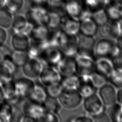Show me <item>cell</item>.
I'll use <instances>...</instances> for the list:
<instances>
[{
  "label": "cell",
  "mask_w": 122,
  "mask_h": 122,
  "mask_svg": "<svg viewBox=\"0 0 122 122\" xmlns=\"http://www.w3.org/2000/svg\"><path fill=\"white\" fill-rule=\"evenodd\" d=\"M119 51L115 40L102 38L96 41L95 47L96 59L104 58L112 61Z\"/></svg>",
  "instance_id": "cell-1"
},
{
  "label": "cell",
  "mask_w": 122,
  "mask_h": 122,
  "mask_svg": "<svg viewBox=\"0 0 122 122\" xmlns=\"http://www.w3.org/2000/svg\"><path fill=\"white\" fill-rule=\"evenodd\" d=\"M83 98L76 89L64 88L58 97L62 108L68 110L78 108L82 104Z\"/></svg>",
  "instance_id": "cell-2"
},
{
  "label": "cell",
  "mask_w": 122,
  "mask_h": 122,
  "mask_svg": "<svg viewBox=\"0 0 122 122\" xmlns=\"http://www.w3.org/2000/svg\"><path fill=\"white\" fill-rule=\"evenodd\" d=\"M96 39L93 36L78 34V43L76 54L78 56L87 57L96 60L95 56Z\"/></svg>",
  "instance_id": "cell-3"
},
{
  "label": "cell",
  "mask_w": 122,
  "mask_h": 122,
  "mask_svg": "<svg viewBox=\"0 0 122 122\" xmlns=\"http://www.w3.org/2000/svg\"><path fill=\"white\" fill-rule=\"evenodd\" d=\"M63 54L58 46L46 45L38 59L44 66L56 67Z\"/></svg>",
  "instance_id": "cell-4"
},
{
  "label": "cell",
  "mask_w": 122,
  "mask_h": 122,
  "mask_svg": "<svg viewBox=\"0 0 122 122\" xmlns=\"http://www.w3.org/2000/svg\"><path fill=\"white\" fill-rule=\"evenodd\" d=\"M78 43V34H69L63 30L60 36L58 47L63 55L74 56L76 54Z\"/></svg>",
  "instance_id": "cell-5"
},
{
  "label": "cell",
  "mask_w": 122,
  "mask_h": 122,
  "mask_svg": "<svg viewBox=\"0 0 122 122\" xmlns=\"http://www.w3.org/2000/svg\"><path fill=\"white\" fill-rule=\"evenodd\" d=\"M82 103L85 112L91 116L100 113L105 109L101 100L96 92L83 97Z\"/></svg>",
  "instance_id": "cell-6"
},
{
  "label": "cell",
  "mask_w": 122,
  "mask_h": 122,
  "mask_svg": "<svg viewBox=\"0 0 122 122\" xmlns=\"http://www.w3.org/2000/svg\"><path fill=\"white\" fill-rule=\"evenodd\" d=\"M28 23L35 26L46 24L48 11L44 7L30 8L24 14Z\"/></svg>",
  "instance_id": "cell-7"
},
{
  "label": "cell",
  "mask_w": 122,
  "mask_h": 122,
  "mask_svg": "<svg viewBox=\"0 0 122 122\" xmlns=\"http://www.w3.org/2000/svg\"><path fill=\"white\" fill-rule=\"evenodd\" d=\"M16 93L23 100L30 98L36 85L34 80L22 77L15 80Z\"/></svg>",
  "instance_id": "cell-8"
},
{
  "label": "cell",
  "mask_w": 122,
  "mask_h": 122,
  "mask_svg": "<svg viewBox=\"0 0 122 122\" xmlns=\"http://www.w3.org/2000/svg\"><path fill=\"white\" fill-rule=\"evenodd\" d=\"M61 76L55 67L43 66L38 79L44 87L59 83Z\"/></svg>",
  "instance_id": "cell-9"
},
{
  "label": "cell",
  "mask_w": 122,
  "mask_h": 122,
  "mask_svg": "<svg viewBox=\"0 0 122 122\" xmlns=\"http://www.w3.org/2000/svg\"><path fill=\"white\" fill-rule=\"evenodd\" d=\"M43 66L38 58L30 57L21 68L25 77L35 80L38 79Z\"/></svg>",
  "instance_id": "cell-10"
},
{
  "label": "cell",
  "mask_w": 122,
  "mask_h": 122,
  "mask_svg": "<svg viewBox=\"0 0 122 122\" xmlns=\"http://www.w3.org/2000/svg\"><path fill=\"white\" fill-rule=\"evenodd\" d=\"M95 61L84 56L76 57V74L78 76H91L95 72Z\"/></svg>",
  "instance_id": "cell-11"
},
{
  "label": "cell",
  "mask_w": 122,
  "mask_h": 122,
  "mask_svg": "<svg viewBox=\"0 0 122 122\" xmlns=\"http://www.w3.org/2000/svg\"><path fill=\"white\" fill-rule=\"evenodd\" d=\"M21 108L24 115L32 117L36 122H38L39 119L45 111L42 103L30 98L25 99L23 102Z\"/></svg>",
  "instance_id": "cell-12"
},
{
  "label": "cell",
  "mask_w": 122,
  "mask_h": 122,
  "mask_svg": "<svg viewBox=\"0 0 122 122\" xmlns=\"http://www.w3.org/2000/svg\"><path fill=\"white\" fill-rule=\"evenodd\" d=\"M116 92L117 89L108 82L98 88L97 94L105 107L116 102Z\"/></svg>",
  "instance_id": "cell-13"
},
{
  "label": "cell",
  "mask_w": 122,
  "mask_h": 122,
  "mask_svg": "<svg viewBox=\"0 0 122 122\" xmlns=\"http://www.w3.org/2000/svg\"><path fill=\"white\" fill-rule=\"evenodd\" d=\"M55 67L61 76L76 74V57L63 55Z\"/></svg>",
  "instance_id": "cell-14"
},
{
  "label": "cell",
  "mask_w": 122,
  "mask_h": 122,
  "mask_svg": "<svg viewBox=\"0 0 122 122\" xmlns=\"http://www.w3.org/2000/svg\"><path fill=\"white\" fill-rule=\"evenodd\" d=\"M30 42L29 36L21 32H13L10 40L11 46L16 51L27 52Z\"/></svg>",
  "instance_id": "cell-15"
},
{
  "label": "cell",
  "mask_w": 122,
  "mask_h": 122,
  "mask_svg": "<svg viewBox=\"0 0 122 122\" xmlns=\"http://www.w3.org/2000/svg\"><path fill=\"white\" fill-rule=\"evenodd\" d=\"M96 89L91 76H78V81L76 89L83 97L95 92Z\"/></svg>",
  "instance_id": "cell-16"
},
{
  "label": "cell",
  "mask_w": 122,
  "mask_h": 122,
  "mask_svg": "<svg viewBox=\"0 0 122 122\" xmlns=\"http://www.w3.org/2000/svg\"><path fill=\"white\" fill-rule=\"evenodd\" d=\"M100 33L103 38L115 40L120 34L118 22L108 20L100 26Z\"/></svg>",
  "instance_id": "cell-17"
},
{
  "label": "cell",
  "mask_w": 122,
  "mask_h": 122,
  "mask_svg": "<svg viewBox=\"0 0 122 122\" xmlns=\"http://www.w3.org/2000/svg\"><path fill=\"white\" fill-rule=\"evenodd\" d=\"M50 29L45 24L33 26L29 35L30 40L38 42H46L50 34Z\"/></svg>",
  "instance_id": "cell-18"
},
{
  "label": "cell",
  "mask_w": 122,
  "mask_h": 122,
  "mask_svg": "<svg viewBox=\"0 0 122 122\" xmlns=\"http://www.w3.org/2000/svg\"><path fill=\"white\" fill-rule=\"evenodd\" d=\"M114 70V68L112 61L104 58L96 60L95 72L108 78Z\"/></svg>",
  "instance_id": "cell-19"
},
{
  "label": "cell",
  "mask_w": 122,
  "mask_h": 122,
  "mask_svg": "<svg viewBox=\"0 0 122 122\" xmlns=\"http://www.w3.org/2000/svg\"><path fill=\"white\" fill-rule=\"evenodd\" d=\"M98 26L91 18L80 21L79 33L86 36L94 37L98 32Z\"/></svg>",
  "instance_id": "cell-20"
},
{
  "label": "cell",
  "mask_w": 122,
  "mask_h": 122,
  "mask_svg": "<svg viewBox=\"0 0 122 122\" xmlns=\"http://www.w3.org/2000/svg\"><path fill=\"white\" fill-rule=\"evenodd\" d=\"M61 28L67 33L77 34L79 31L80 21L71 17L66 18L62 20Z\"/></svg>",
  "instance_id": "cell-21"
},
{
  "label": "cell",
  "mask_w": 122,
  "mask_h": 122,
  "mask_svg": "<svg viewBox=\"0 0 122 122\" xmlns=\"http://www.w3.org/2000/svg\"><path fill=\"white\" fill-rule=\"evenodd\" d=\"M42 104L45 110L52 112L57 115L60 112L62 109L58 98L56 97L47 96Z\"/></svg>",
  "instance_id": "cell-22"
},
{
  "label": "cell",
  "mask_w": 122,
  "mask_h": 122,
  "mask_svg": "<svg viewBox=\"0 0 122 122\" xmlns=\"http://www.w3.org/2000/svg\"><path fill=\"white\" fill-rule=\"evenodd\" d=\"M27 23L24 15L17 13L13 14L10 28L13 32H21Z\"/></svg>",
  "instance_id": "cell-23"
},
{
  "label": "cell",
  "mask_w": 122,
  "mask_h": 122,
  "mask_svg": "<svg viewBox=\"0 0 122 122\" xmlns=\"http://www.w3.org/2000/svg\"><path fill=\"white\" fill-rule=\"evenodd\" d=\"M13 14L4 6L0 8V27L8 30L10 28Z\"/></svg>",
  "instance_id": "cell-24"
},
{
  "label": "cell",
  "mask_w": 122,
  "mask_h": 122,
  "mask_svg": "<svg viewBox=\"0 0 122 122\" xmlns=\"http://www.w3.org/2000/svg\"><path fill=\"white\" fill-rule=\"evenodd\" d=\"M65 10L70 17L79 20V16L82 10L80 4L75 0L69 2L65 6Z\"/></svg>",
  "instance_id": "cell-25"
},
{
  "label": "cell",
  "mask_w": 122,
  "mask_h": 122,
  "mask_svg": "<svg viewBox=\"0 0 122 122\" xmlns=\"http://www.w3.org/2000/svg\"><path fill=\"white\" fill-rule=\"evenodd\" d=\"M62 19L61 14L54 11H48V17L46 25L50 29H54L61 27Z\"/></svg>",
  "instance_id": "cell-26"
},
{
  "label": "cell",
  "mask_w": 122,
  "mask_h": 122,
  "mask_svg": "<svg viewBox=\"0 0 122 122\" xmlns=\"http://www.w3.org/2000/svg\"><path fill=\"white\" fill-rule=\"evenodd\" d=\"M47 45L45 42H38L30 40L27 52L30 57L38 58L44 48Z\"/></svg>",
  "instance_id": "cell-27"
},
{
  "label": "cell",
  "mask_w": 122,
  "mask_h": 122,
  "mask_svg": "<svg viewBox=\"0 0 122 122\" xmlns=\"http://www.w3.org/2000/svg\"><path fill=\"white\" fill-rule=\"evenodd\" d=\"M45 87L41 84L36 83L33 92L30 99L39 103H42L47 97Z\"/></svg>",
  "instance_id": "cell-28"
},
{
  "label": "cell",
  "mask_w": 122,
  "mask_h": 122,
  "mask_svg": "<svg viewBox=\"0 0 122 122\" xmlns=\"http://www.w3.org/2000/svg\"><path fill=\"white\" fill-rule=\"evenodd\" d=\"M105 12L108 20L118 22L122 20V6L120 5L111 6Z\"/></svg>",
  "instance_id": "cell-29"
},
{
  "label": "cell",
  "mask_w": 122,
  "mask_h": 122,
  "mask_svg": "<svg viewBox=\"0 0 122 122\" xmlns=\"http://www.w3.org/2000/svg\"><path fill=\"white\" fill-rule=\"evenodd\" d=\"M122 109V106L117 102L105 107V111L111 122H119V117Z\"/></svg>",
  "instance_id": "cell-30"
},
{
  "label": "cell",
  "mask_w": 122,
  "mask_h": 122,
  "mask_svg": "<svg viewBox=\"0 0 122 122\" xmlns=\"http://www.w3.org/2000/svg\"><path fill=\"white\" fill-rule=\"evenodd\" d=\"M25 5V0H6L4 7L14 14L21 11Z\"/></svg>",
  "instance_id": "cell-31"
},
{
  "label": "cell",
  "mask_w": 122,
  "mask_h": 122,
  "mask_svg": "<svg viewBox=\"0 0 122 122\" xmlns=\"http://www.w3.org/2000/svg\"><path fill=\"white\" fill-rule=\"evenodd\" d=\"M30 58L27 52H20L13 51L11 54V59L18 68H21Z\"/></svg>",
  "instance_id": "cell-32"
},
{
  "label": "cell",
  "mask_w": 122,
  "mask_h": 122,
  "mask_svg": "<svg viewBox=\"0 0 122 122\" xmlns=\"http://www.w3.org/2000/svg\"><path fill=\"white\" fill-rule=\"evenodd\" d=\"M78 81V76L74 74L66 76H61L60 83L63 88L76 89Z\"/></svg>",
  "instance_id": "cell-33"
},
{
  "label": "cell",
  "mask_w": 122,
  "mask_h": 122,
  "mask_svg": "<svg viewBox=\"0 0 122 122\" xmlns=\"http://www.w3.org/2000/svg\"><path fill=\"white\" fill-rule=\"evenodd\" d=\"M108 82L117 89L122 88V71L114 69L108 77Z\"/></svg>",
  "instance_id": "cell-34"
},
{
  "label": "cell",
  "mask_w": 122,
  "mask_h": 122,
  "mask_svg": "<svg viewBox=\"0 0 122 122\" xmlns=\"http://www.w3.org/2000/svg\"><path fill=\"white\" fill-rule=\"evenodd\" d=\"M91 18L99 27L104 24L108 20L106 12L103 9H100L92 12Z\"/></svg>",
  "instance_id": "cell-35"
},
{
  "label": "cell",
  "mask_w": 122,
  "mask_h": 122,
  "mask_svg": "<svg viewBox=\"0 0 122 122\" xmlns=\"http://www.w3.org/2000/svg\"><path fill=\"white\" fill-rule=\"evenodd\" d=\"M62 31L61 27L56 29H50L49 37L45 42L47 45L58 46L59 39Z\"/></svg>",
  "instance_id": "cell-36"
},
{
  "label": "cell",
  "mask_w": 122,
  "mask_h": 122,
  "mask_svg": "<svg viewBox=\"0 0 122 122\" xmlns=\"http://www.w3.org/2000/svg\"><path fill=\"white\" fill-rule=\"evenodd\" d=\"M4 92L5 98H9L16 93L15 81L13 79L0 84Z\"/></svg>",
  "instance_id": "cell-37"
},
{
  "label": "cell",
  "mask_w": 122,
  "mask_h": 122,
  "mask_svg": "<svg viewBox=\"0 0 122 122\" xmlns=\"http://www.w3.org/2000/svg\"><path fill=\"white\" fill-rule=\"evenodd\" d=\"M12 109L13 106L5 98L0 103V115L5 118L8 122L9 121Z\"/></svg>",
  "instance_id": "cell-38"
},
{
  "label": "cell",
  "mask_w": 122,
  "mask_h": 122,
  "mask_svg": "<svg viewBox=\"0 0 122 122\" xmlns=\"http://www.w3.org/2000/svg\"><path fill=\"white\" fill-rule=\"evenodd\" d=\"M45 89L48 96L58 98L63 88L59 82L46 87Z\"/></svg>",
  "instance_id": "cell-39"
},
{
  "label": "cell",
  "mask_w": 122,
  "mask_h": 122,
  "mask_svg": "<svg viewBox=\"0 0 122 122\" xmlns=\"http://www.w3.org/2000/svg\"><path fill=\"white\" fill-rule=\"evenodd\" d=\"M59 121L57 114L46 110L38 120V122H58Z\"/></svg>",
  "instance_id": "cell-40"
},
{
  "label": "cell",
  "mask_w": 122,
  "mask_h": 122,
  "mask_svg": "<svg viewBox=\"0 0 122 122\" xmlns=\"http://www.w3.org/2000/svg\"><path fill=\"white\" fill-rule=\"evenodd\" d=\"M21 106H13L12 112L9 119L10 122H20L24 113L22 111Z\"/></svg>",
  "instance_id": "cell-41"
},
{
  "label": "cell",
  "mask_w": 122,
  "mask_h": 122,
  "mask_svg": "<svg viewBox=\"0 0 122 122\" xmlns=\"http://www.w3.org/2000/svg\"><path fill=\"white\" fill-rule=\"evenodd\" d=\"M13 75L8 68L2 63H0V84L12 79Z\"/></svg>",
  "instance_id": "cell-42"
},
{
  "label": "cell",
  "mask_w": 122,
  "mask_h": 122,
  "mask_svg": "<svg viewBox=\"0 0 122 122\" xmlns=\"http://www.w3.org/2000/svg\"><path fill=\"white\" fill-rule=\"evenodd\" d=\"M91 77L95 87L97 89L108 82V78L96 72L92 74Z\"/></svg>",
  "instance_id": "cell-43"
},
{
  "label": "cell",
  "mask_w": 122,
  "mask_h": 122,
  "mask_svg": "<svg viewBox=\"0 0 122 122\" xmlns=\"http://www.w3.org/2000/svg\"><path fill=\"white\" fill-rule=\"evenodd\" d=\"M12 51L5 44L0 45V63L10 57Z\"/></svg>",
  "instance_id": "cell-44"
},
{
  "label": "cell",
  "mask_w": 122,
  "mask_h": 122,
  "mask_svg": "<svg viewBox=\"0 0 122 122\" xmlns=\"http://www.w3.org/2000/svg\"><path fill=\"white\" fill-rule=\"evenodd\" d=\"M12 106H21L23 102L24 101L23 99L18 96L16 93L11 96L5 98Z\"/></svg>",
  "instance_id": "cell-45"
},
{
  "label": "cell",
  "mask_w": 122,
  "mask_h": 122,
  "mask_svg": "<svg viewBox=\"0 0 122 122\" xmlns=\"http://www.w3.org/2000/svg\"><path fill=\"white\" fill-rule=\"evenodd\" d=\"M2 63H3L8 68V69L13 76L14 73L16 72L18 68L13 62L11 59V56L4 61Z\"/></svg>",
  "instance_id": "cell-46"
},
{
  "label": "cell",
  "mask_w": 122,
  "mask_h": 122,
  "mask_svg": "<svg viewBox=\"0 0 122 122\" xmlns=\"http://www.w3.org/2000/svg\"><path fill=\"white\" fill-rule=\"evenodd\" d=\"M93 122H111L110 120L105 111V109L100 113L92 116Z\"/></svg>",
  "instance_id": "cell-47"
},
{
  "label": "cell",
  "mask_w": 122,
  "mask_h": 122,
  "mask_svg": "<svg viewBox=\"0 0 122 122\" xmlns=\"http://www.w3.org/2000/svg\"><path fill=\"white\" fill-rule=\"evenodd\" d=\"M112 61L114 69L122 71V51H120Z\"/></svg>",
  "instance_id": "cell-48"
},
{
  "label": "cell",
  "mask_w": 122,
  "mask_h": 122,
  "mask_svg": "<svg viewBox=\"0 0 122 122\" xmlns=\"http://www.w3.org/2000/svg\"><path fill=\"white\" fill-rule=\"evenodd\" d=\"M71 121L74 122H93V120L91 115L87 113L76 117Z\"/></svg>",
  "instance_id": "cell-49"
},
{
  "label": "cell",
  "mask_w": 122,
  "mask_h": 122,
  "mask_svg": "<svg viewBox=\"0 0 122 122\" xmlns=\"http://www.w3.org/2000/svg\"><path fill=\"white\" fill-rule=\"evenodd\" d=\"M30 8L44 7V3H47V0H29ZM45 8V7H44Z\"/></svg>",
  "instance_id": "cell-50"
},
{
  "label": "cell",
  "mask_w": 122,
  "mask_h": 122,
  "mask_svg": "<svg viewBox=\"0 0 122 122\" xmlns=\"http://www.w3.org/2000/svg\"><path fill=\"white\" fill-rule=\"evenodd\" d=\"M8 39L7 30L0 27V45L5 44Z\"/></svg>",
  "instance_id": "cell-51"
},
{
  "label": "cell",
  "mask_w": 122,
  "mask_h": 122,
  "mask_svg": "<svg viewBox=\"0 0 122 122\" xmlns=\"http://www.w3.org/2000/svg\"><path fill=\"white\" fill-rule=\"evenodd\" d=\"M116 102L122 106V88L117 89Z\"/></svg>",
  "instance_id": "cell-52"
},
{
  "label": "cell",
  "mask_w": 122,
  "mask_h": 122,
  "mask_svg": "<svg viewBox=\"0 0 122 122\" xmlns=\"http://www.w3.org/2000/svg\"><path fill=\"white\" fill-rule=\"evenodd\" d=\"M86 2L87 4L92 8L97 7L100 3L99 0H86Z\"/></svg>",
  "instance_id": "cell-53"
},
{
  "label": "cell",
  "mask_w": 122,
  "mask_h": 122,
  "mask_svg": "<svg viewBox=\"0 0 122 122\" xmlns=\"http://www.w3.org/2000/svg\"><path fill=\"white\" fill-rule=\"evenodd\" d=\"M115 41L120 51H122V34H120Z\"/></svg>",
  "instance_id": "cell-54"
},
{
  "label": "cell",
  "mask_w": 122,
  "mask_h": 122,
  "mask_svg": "<svg viewBox=\"0 0 122 122\" xmlns=\"http://www.w3.org/2000/svg\"><path fill=\"white\" fill-rule=\"evenodd\" d=\"M32 27H33V26H32L31 25H30L29 23H27L26 26L24 27V28L21 31V32L24 33L25 34H26L29 36V35L32 30Z\"/></svg>",
  "instance_id": "cell-55"
},
{
  "label": "cell",
  "mask_w": 122,
  "mask_h": 122,
  "mask_svg": "<svg viewBox=\"0 0 122 122\" xmlns=\"http://www.w3.org/2000/svg\"><path fill=\"white\" fill-rule=\"evenodd\" d=\"M36 122V121L34 119L32 118V117L29 116L24 114L20 122Z\"/></svg>",
  "instance_id": "cell-56"
},
{
  "label": "cell",
  "mask_w": 122,
  "mask_h": 122,
  "mask_svg": "<svg viewBox=\"0 0 122 122\" xmlns=\"http://www.w3.org/2000/svg\"><path fill=\"white\" fill-rule=\"evenodd\" d=\"M5 95L3 91L2 87L0 84V103L5 99Z\"/></svg>",
  "instance_id": "cell-57"
},
{
  "label": "cell",
  "mask_w": 122,
  "mask_h": 122,
  "mask_svg": "<svg viewBox=\"0 0 122 122\" xmlns=\"http://www.w3.org/2000/svg\"><path fill=\"white\" fill-rule=\"evenodd\" d=\"M100 2L104 5H106L110 2L111 0H99Z\"/></svg>",
  "instance_id": "cell-58"
},
{
  "label": "cell",
  "mask_w": 122,
  "mask_h": 122,
  "mask_svg": "<svg viewBox=\"0 0 122 122\" xmlns=\"http://www.w3.org/2000/svg\"><path fill=\"white\" fill-rule=\"evenodd\" d=\"M118 24H119L120 34H122V20H121L118 21Z\"/></svg>",
  "instance_id": "cell-59"
},
{
  "label": "cell",
  "mask_w": 122,
  "mask_h": 122,
  "mask_svg": "<svg viewBox=\"0 0 122 122\" xmlns=\"http://www.w3.org/2000/svg\"><path fill=\"white\" fill-rule=\"evenodd\" d=\"M0 122H8V121L5 118L0 115Z\"/></svg>",
  "instance_id": "cell-60"
},
{
  "label": "cell",
  "mask_w": 122,
  "mask_h": 122,
  "mask_svg": "<svg viewBox=\"0 0 122 122\" xmlns=\"http://www.w3.org/2000/svg\"><path fill=\"white\" fill-rule=\"evenodd\" d=\"M6 0H0V8L4 7Z\"/></svg>",
  "instance_id": "cell-61"
},
{
  "label": "cell",
  "mask_w": 122,
  "mask_h": 122,
  "mask_svg": "<svg viewBox=\"0 0 122 122\" xmlns=\"http://www.w3.org/2000/svg\"><path fill=\"white\" fill-rule=\"evenodd\" d=\"M119 122H122V109L119 117Z\"/></svg>",
  "instance_id": "cell-62"
},
{
  "label": "cell",
  "mask_w": 122,
  "mask_h": 122,
  "mask_svg": "<svg viewBox=\"0 0 122 122\" xmlns=\"http://www.w3.org/2000/svg\"><path fill=\"white\" fill-rule=\"evenodd\" d=\"M117 4L122 6V0H114Z\"/></svg>",
  "instance_id": "cell-63"
}]
</instances>
